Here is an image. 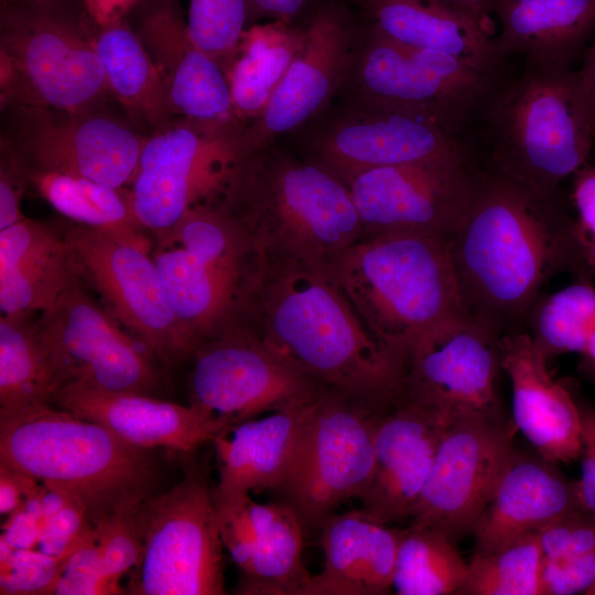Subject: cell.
<instances>
[{"label":"cell","mask_w":595,"mask_h":595,"mask_svg":"<svg viewBox=\"0 0 595 595\" xmlns=\"http://www.w3.org/2000/svg\"><path fill=\"white\" fill-rule=\"evenodd\" d=\"M95 46L109 91L128 116L143 127L166 128L172 111L165 86L138 33L116 22L104 26Z\"/></svg>","instance_id":"obj_34"},{"label":"cell","mask_w":595,"mask_h":595,"mask_svg":"<svg viewBox=\"0 0 595 595\" xmlns=\"http://www.w3.org/2000/svg\"><path fill=\"white\" fill-rule=\"evenodd\" d=\"M140 559L129 573L132 595H220L223 541L207 476L188 469L184 479L139 507Z\"/></svg>","instance_id":"obj_10"},{"label":"cell","mask_w":595,"mask_h":595,"mask_svg":"<svg viewBox=\"0 0 595 595\" xmlns=\"http://www.w3.org/2000/svg\"><path fill=\"white\" fill-rule=\"evenodd\" d=\"M577 71L582 79L595 126V41L585 52L583 65Z\"/></svg>","instance_id":"obj_57"},{"label":"cell","mask_w":595,"mask_h":595,"mask_svg":"<svg viewBox=\"0 0 595 595\" xmlns=\"http://www.w3.org/2000/svg\"><path fill=\"white\" fill-rule=\"evenodd\" d=\"M370 30L392 41L451 54L493 74L501 54L468 17L444 0H361Z\"/></svg>","instance_id":"obj_30"},{"label":"cell","mask_w":595,"mask_h":595,"mask_svg":"<svg viewBox=\"0 0 595 595\" xmlns=\"http://www.w3.org/2000/svg\"><path fill=\"white\" fill-rule=\"evenodd\" d=\"M315 397L232 425L212 441L219 474L214 499H230L253 490L274 493L281 486Z\"/></svg>","instance_id":"obj_27"},{"label":"cell","mask_w":595,"mask_h":595,"mask_svg":"<svg viewBox=\"0 0 595 595\" xmlns=\"http://www.w3.org/2000/svg\"><path fill=\"white\" fill-rule=\"evenodd\" d=\"M252 502L249 495L223 500L214 499L224 548L240 573L247 570L256 543Z\"/></svg>","instance_id":"obj_45"},{"label":"cell","mask_w":595,"mask_h":595,"mask_svg":"<svg viewBox=\"0 0 595 595\" xmlns=\"http://www.w3.org/2000/svg\"><path fill=\"white\" fill-rule=\"evenodd\" d=\"M499 52L569 66L595 33V0H494Z\"/></svg>","instance_id":"obj_31"},{"label":"cell","mask_w":595,"mask_h":595,"mask_svg":"<svg viewBox=\"0 0 595 595\" xmlns=\"http://www.w3.org/2000/svg\"><path fill=\"white\" fill-rule=\"evenodd\" d=\"M192 358L190 403L231 425L310 401L321 388L250 326L203 342Z\"/></svg>","instance_id":"obj_15"},{"label":"cell","mask_w":595,"mask_h":595,"mask_svg":"<svg viewBox=\"0 0 595 595\" xmlns=\"http://www.w3.org/2000/svg\"><path fill=\"white\" fill-rule=\"evenodd\" d=\"M443 532L412 524L403 529L396 559L392 588L399 595L457 594L465 563Z\"/></svg>","instance_id":"obj_37"},{"label":"cell","mask_w":595,"mask_h":595,"mask_svg":"<svg viewBox=\"0 0 595 595\" xmlns=\"http://www.w3.org/2000/svg\"><path fill=\"white\" fill-rule=\"evenodd\" d=\"M304 30L273 20L253 24L241 35L226 76L237 118L255 121L300 51Z\"/></svg>","instance_id":"obj_33"},{"label":"cell","mask_w":595,"mask_h":595,"mask_svg":"<svg viewBox=\"0 0 595 595\" xmlns=\"http://www.w3.org/2000/svg\"><path fill=\"white\" fill-rule=\"evenodd\" d=\"M56 391L36 320L0 317V411L52 404Z\"/></svg>","instance_id":"obj_36"},{"label":"cell","mask_w":595,"mask_h":595,"mask_svg":"<svg viewBox=\"0 0 595 595\" xmlns=\"http://www.w3.org/2000/svg\"><path fill=\"white\" fill-rule=\"evenodd\" d=\"M501 333L478 317L419 340L403 357L404 401L453 419H505L499 396Z\"/></svg>","instance_id":"obj_18"},{"label":"cell","mask_w":595,"mask_h":595,"mask_svg":"<svg viewBox=\"0 0 595 595\" xmlns=\"http://www.w3.org/2000/svg\"><path fill=\"white\" fill-rule=\"evenodd\" d=\"M256 543L246 571L235 587L241 595H304L312 574L303 560L306 532L285 504L252 502Z\"/></svg>","instance_id":"obj_32"},{"label":"cell","mask_w":595,"mask_h":595,"mask_svg":"<svg viewBox=\"0 0 595 595\" xmlns=\"http://www.w3.org/2000/svg\"><path fill=\"white\" fill-rule=\"evenodd\" d=\"M137 33L162 77L172 115L207 127L245 128L236 116L226 74L194 44L172 4L150 9Z\"/></svg>","instance_id":"obj_23"},{"label":"cell","mask_w":595,"mask_h":595,"mask_svg":"<svg viewBox=\"0 0 595 595\" xmlns=\"http://www.w3.org/2000/svg\"><path fill=\"white\" fill-rule=\"evenodd\" d=\"M450 247L466 314L502 335L524 329L551 278L592 273L561 192L543 195L494 170L479 173Z\"/></svg>","instance_id":"obj_1"},{"label":"cell","mask_w":595,"mask_h":595,"mask_svg":"<svg viewBox=\"0 0 595 595\" xmlns=\"http://www.w3.org/2000/svg\"><path fill=\"white\" fill-rule=\"evenodd\" d=\"M248 326L321 386L379 412L404 401L402 359L370 333L328 263L266 259Z\"/></svg>","instance_id":"obj_2"},{"label":"cell","mask_w":595,"mask_h":595,"mask_svg":"<svg viewBox=\"0 0 595 595\" xmlns=\"http://www.w3.org/2000/svg\"><path fill=\"white\" fill-rule=\"evenodd\" d=\"M303 30V44L267 107L244 129L247 153L309 121L329 100L353 65V32L338 7L318 8Z\"/></svg>","instance_id":"obj_20"},{"label":"cell","mask_w":595,"mask_h":595,"mask_svg":"<svg viewBox=\"0 0 595 595\" xmlns=\"http://www.w3.org/2000/svg\"><path fill=\"white\" fill-rule=\"evenodd\" d=\"M94 537L96 531L88 507L76 498L45 523L37 549L53 556L65 558Z\"/></svg>","instance_id":"obj_46"},{"label":"cell","mask_w":595,"mask_h":595,"mask_svg":"<svg viewBox=\"0 0 595 595\" xmlns=\"http://www.w3.org/2000/svg\"><path fill=\"white\" fill-rule=\"evenodd\" d=\"M13 152L26 171L84 177L121 190L131 183L145 139L91 111L14 106Z\"/></svg>","instance_id":"obj_19"},{"label":"cell","mask_w":595,"mask_h":595,"mask_svg":"<svg viewBox=\"0 0 595 595\" xmlns=\"http://www.w3.org/2000/svg\"><path fill=\"white\" fill-rule=\"evenodd\" d=\"M582 356L586 368L595 375V333Z\"/></svg>","instance_id":"obj_58"},{"label":"cell","mask_w":595,"mask_h":595,"mask_svg":"<svg viewBox=\"0 0 595 595\" xmlns=\"http://www.w3.org/2000/svg\"><path fill=\"white\" fill-rule=\"evenodd\" d=\"M541 570L538 534L530 533L494 551H475L457 594L542 595Z\"/></svg>","instance_id":"obj_39"},{"label":"cell","mask_w":595,"mask_h":595,"mask_svg":"<svg viewBox=\"0 0 595 595\" xmlns=\"http://www.w3.org/2000/svg\"><path fill=\"white\" fill-rule=\"evenodd\" d=\"M23 502V491L19 475L0 465V513L10 515Z\"/></svg>","instance_id":"obj_54"},{"label":"cell","mask_w":595,"mask_h":595,"mask_svg":"<svg viewBox=\"0 0 595 595\" xmlns=\"http://www.w3.org/2000/svg\"><path fill=\"white\" fill-rule=\"evenodd\" d=\"M524 326L548 360L566 353L582 355L595 333V286L583 278L538 298Z\"/></svg>","instance_id":"obj_38"},{"label":"cell","mask_w":595,"mask_h":595,"mask_svg":"<svg viewBox=\"0 0 595 595\" xmlns=\"http://www.w3.org/2000/svg\"><path fill=\"white\" fill-rule=\"evenodd\" d=\"M216 202L268 260L329 263L364 238L347 184L317 160L271 143L241 158Z\"/></svg>","instance_id":"obj_3"},{"label":"cell","mask_w":595,"mask_h":595,"mask_svg":"<svg viewBox=\"0 0 595 595\" xmlns=\"http://www.w3.org/2000/svg\"><path fill=\"white\" fill-rule=\"evenodd\" d=\"M316 159L343 181L376 167L468 154L456 132L426 118L364 106L316 143Z\"/></svg>","instance_id":"obj_22"},{"label":"cell","mask_w":595,"mask_h":595,"mask_svg":"<svg viewBox=\"0 0 595 595\" xmlns=\"http://www.w3.org/2000/svg\"><path fill=\"white\" fill-rule=\"evenodd\" d=\"M578 408L583 459L576 489L581 508L595 518V409L582 404Z\"/></svg>","instance_id":"obj_49"},{"label":"cell","mask_w":595,"mask_h":595,"mask_svg":"<svg viewBox=\"0 0 595 595\" xmlns=\"http://www.w3.org/2000/svg\"><path fill=\"white\" fill-rule=\"evenodd\" d=\"M26 175L41 196L69 221L152 252L153 242L133 214L129 193L66 174L26 171Z\"/></svg>","instance_id":"obj_35"},{"label":"cell","mask_w":595,"mask_h":595,"mask_svg":"<svg viewBox=\"0 0 595 595\" xmlns=\"http://www.w3.org/2000/svg\"><path fill=\"white\" fill-rule=\"evenodd\" d=\"M587 595H595V580L592 584V586L589 587V589L586 592Z\"/></svg>","instance_id":"obj_59"},{"label":"cell","mask_w":595,"mask_h":595,"mask_svg":"<svg viewBox=\"0 0 595 595\" xmlns=\"http://www.w3.org/2000/svg\"><path fill=\"white\" fill-rule=\"evenodd\" d=\"M309 0H247L249 19L269 18L291 23L307 6Z\"/></svg>","instance_id":"obj_52"},{"label":"cell","mask_w":595,"mask_h":595,"mask_svg":"<svg viewBox=\"0 0 595 595\" xmlns=\"http://www.w3.org/2000/svg\"><path fill=\"white\" fill-rule=\"evenodd\" d=\"M14 155L2 161L0 173V230L25 218L20 209L23 182L28 181L26 170Z\"/></svg>","instance_id":"obj_50"},{"label":"cell","mask_w":595,"mask_h":595,"mask_svg":"<svg viewBox=\"0 0 595 595\" xmlns=\"http://www.w3.org/2000/svg\"><path fill=\"white\" fill-rule=\"evenodd\" d=\"M0 465L80 498L91 522L150 496L155 477L148 448L53 404L0 411Z\"/></svg>","instance_id":"obj_5"},{"label":"cell","mask_w":595,"mask_h":595,"mask_svg":"<svg viewBox=\"0 0 595 595\" xmlns=\"http://www.w3.org/2000/svg\"><path fill=\"white\" fill-rule=\"evenodd\" d=\"M468 17L487 36L495 39L494 0H444Z\"/></svg>","instance_id":"obj_53"},{"label":"cell","mask_w":595,"mask_h":595,"mask_svg":"<svg viewBox=\"0 0 595 595\" xmlns=\"http://www.w3.org/2000/svg\"><path fill=\"white\" fill-rule=\"evenodd\" d=\"M57 595L127 594L120 584L111 582L102 571V551L97 534L72 553L55 586Z\"/></svg>","instance_id":"obj_43"},{"label":"cell","mask_w":595,"mask_h":595,"mask_svg":"<svg viewBox=\"0 0 595 595\" xmlns=\"http://www.w3.org/2000/svg\"><path fill=\"white\" fill-rule=\"evenodd\" d=\"M52 404L99 423L123 441L148 450L164 446L190 454L232 426L191 403L182 405L144 393L76 385L61 387Z\"/></svg>","instance_id":"obj_24"},{"label":"cell","mask_w":595,"mask_h":595,"mask_svg":"<svg viewBox=\"0 0 595 595\" xmlns=\"http://www.w3.org/2000/svg\"><path fill=\"white\" fill-rule=\"evenodd\" d=\"M513 421L456 418L446 428L411 523L436 529L454 543L473 533L515 448Z\"/></svg>","instance_id":"obj_17"},{"label":"cell","mask_w":595,"mask_h":595,"mask_svg":"<svg viewBox=\"0 0 595 595\" xmlns=\"http://www.w3.org/2000/svg\"><path fill=\"white\" fill-rule=\"evenodd\" d=\"M143 499L125 501L93 521L102 551V571L111 582L120 584L140 559L142 533L138 512Z\"/></svg>","instance_id":"obj_41"},{"label":"cell","mask_w":595,"mask_h":595,"mask_svg":"<svg viewBox=\"0 0 595 595\" xmlns=\"http://www.w3.org/2000/svg\"><path fill=\"white\" fill-rule=\"evenodd\" d=\"M323 570L304 595H383L392 589L403 529L361 509L329 515L321 524Z\"/></svg>","instance_id":"obj_28"},{"label":"cell","mask_w":595,"mask_h":595,"mask_svg":"<svg viewBox=\"0 0 595 595\" xmlns=\"http://www.w3.org/2000/svg\"><path fill=\"white\" fill-rule=\"evenodd\" d=\"M63 231L82 279L154 359L171 367L192 357L196 347L172 307L150 251L73 221Z\"/></svg>","instance_id":"obj_13"},{"label":"cell","mask_w":595,"mask_h":595,"mask_svg":"<svg viewBox=\"0 0 595 595\" xmlns=\"http://www.w3.org/2000/svg\"><path fill=\"white\" fill-rule=\"evenodd\" d=\"M67 558L53 556L40 549H15L0 563V594H53Z\"/></svg>","instance_id":"obj_42"},{"label":"cell","mask_w":595,"mask_h":595,"mask_svg":"<svg viewBox=\"0 0 595 595\" xmlns=\"http://www.w3.org/2000/svg\"><path fill=\"white\" fill-rule=\"evenodd\" d=\"M83 281L77 273L36 318L56 391L76 385L150 394L159 381L153 356L89 296Z\"/></svg>","instance_id":"obj_12"},{"label":"cell","mask_w":595,"mask_h":595,"mask_svg":"<svg viewBox=\"0 0 595 595\" xmlns=\"http://www.w3.org/2000/svg\"><path fill=\"white\" fill-rule=\"evenodd\" d=\"M479 173L465 154L370 169L344 182L364 238L394 234L450 236Z\"/></svg>","instance_id":"obj_16"},{"label":"cell","mask_w":595,"mask_h":595,"mask_svg":"<svg viewBox=\"0 0 595 595\" xmlns=\"http://www.w3.org/2000/svg\"><path fill=\"white\" fill-rule=\"evenodd\" d=\"M494 171L543 195L589 160L595 126L578 71L528 62L490 108Z\"/></svg>","instance_id":"obj_7"},{"label":"cell","mask_w":595,"mask_h":595,"mask_svg":"<svg viewBox=\"0 0 595 595\" xmlns=\"http://www.w3.org/2000/svg\"><path fill=\"white\" fill-rule=\"evenodd\" d=\"M448 414L403 401L379 415L371 480L359 498L361 510L385 523L411 518Z\"/></svg>","instance_id":"obj_21"},{"label":"cell","mask_w":595,"mask_h":595,"mask_svg":"<svg viewBox=\"0 0 595 595\" xmlns=\"http://www.w3.org/2000/svg\"><path fill=\"white\" fill-rule=\"evenodd\" d=\"M364 106L433 120L456 132L489 91L491 75L443 52L369 31L356 63Z\"/></svg>","instance_id":"obj_14"},{"label":"cell","mask_w":595,"mask_h":595,"mask_svg":"<svg viewBox=\"0 0 595 595\" xmlns=\"http://www.w3.org/2000/svg\"><path fill=\"white\" fill-rule=\"evenodd\" d=\"M571 203L577 238L585 259L595 271V163L589 161L572 177Z\"/></svg>","instance_id":"obj_48"},{"label":"cell","mask_w":595,"mask_h":595,"mask_svg":"<svg viewBox=\"0 0 595 595\" xmlns=\"http://www.w3.org/2000/svg\"><path fill=\"white\" fill-rule=\"evenodd\" d=\"M542 560L595 552V518L578 509L559 517L538 532Z\"/></svg>","instance_id":"obj_44"},{"label":"cell","mask_w":595,"mask_h":595,"mask_svg":"<svg viewBox=\"0 0 595 595\" xmlns=\"http://www.w3.org/2000/svg\"><path fill=\"white\" fill-rule=\"evenodd\" d=\"M249 19L247 0H190L187 32L227 74Z\"/></svg>","instance_id":"obj_40"},{"label":"cell","mask_w":595,"mask_h":595,"mask_svg":"<svg viewBox=\"0 0 595 595\" xmlns=\"http://www.w3.org/2000/svg\"><path fill=\"white\" fill-rule=\"evenodd\" d=\"M595 580V552L566 559L542 560V595L586 592Z\"/></svg>","instance_id":"obj_47"},{"label":"cell","mask_w":595,"mask_h":595,"mask_svg":"<svg viewBox=\"0 0 595 595\" xmlns=\"http://www.w3.org/2000/svg\"><path fill=\"white\" fill-rule=\"evenodd\" d=\"M381 413L339 390L321 386L291 468L272 493L275 500L295 512L305 531L320 529L344 501L360 498L367 489Z\"/></svg>","instance_id":"obj_9"},{"label":"cell","mask_w":595,"mask_h":595,"mask_svg":"<svg viewBox=\"0 0 595 595\" xmlns=\"http://www.w3.org/2000/svg\"><path fill=\"white\" fill-rule=\"evenodd\" d=\"M154 239L152 258L196 348L249 325L266 259L232 215L215 201L201 203Z\"/></svg>","instance_id":"obj_6"},{"label":"cell","mask_w":595,"mask_h":595,"mask_svg":"<svg viewBox=\"0 0 595 595\" xmlns=\"http://www.w3.org/2000/svg\"><path fill=\"white\" fill-rule=\"evenodd\" d=\"M44 528L43 521L21 506L2 526L3 537L15 549H35Z\"/></svg>","instance_id":"obj_51"},{"label":"cell","mask_w":595,"mask_h":595,"mask_svg":"<svg viewBox=\"0 0 595 595\" xmlns=\"http://www.w3.org/2000/svg\"><path fill=\"white\" fill-rule=\"evenodd\" d=\"M593 151H595V143H594V150Z\"/></svg>","instance_id":"obj_60"},{"label":"cell","mask_w":595,"mask_h":595,"mask_svg":"<svg viewBox=\"0 0 595 595\" xmlns=\"http://www.w3.org/2000/svg\"><path fill=\"white\" fill-rule=\"evenodd\" d=\"M76 498L78 497L63 488L42 484L41 510L44 526Z\"/></svg>","instance_id":"obj_55"},{"label":"cell","mask_w":595,"mask_h":595,"mask_svg":"<svg viewBox=\"0 0 595 595\" xmlns=\"http://www.w3.org/2000/svg\"><path fill=\"white\" fill-rule=\"evenodd\" d=\"M133 0H87L91 15L102 26L118 22Z\"/></svg>","instance_id":"obj_56"},{"label":"cell","mask_w":595,"mask_h":595,"mask_svg":"<svg viewBox=\"0 0 595 595\" xmlns=\"http://www.w3.org/2000/svg\"><path fill=\"white\" fill-rule=\"evenodd\" d=\"M578 509L576 482L541 455L515 450L473 531L475 551L497 550Z\"/></svg>","instance_id":"obj_26"},{"label":"cell","mask_w":595,"mask_h":595,"mask_svg":"<svg viewBox=\"0 0 595 595\" xmlns=\"http://www.w3.org/2000/svg\"><path fill=\"white\" fill-rule=\"evenodd\" d=\"M77 273L63 228L25 217L0 230L1 315L48 310Z\"/></svg>","instance_id":"obj_29"},{"label":"cell","mask_w":595,"mask_h":595,"mask_svg":"<svg viewBox=\"0 0 595 595\" xmlns=\"http://www.w3.org/2000/svg\"><path fill=\"white\" fill-rule=\"evenodd\" d=\"M501 367L512 387L517 430L543 458L570 462L582 453L581 413L570 391L555 381L548 358L524 329L501 335Z\"/></svg>","instance_id":"obj_25"},{"label":"cell","mask_w":595,"mask_h":595,"mask_svg":"<svg viewBox=\"0 0 595 595\" xmlns=\"http://www.w3.org/2000/svg\"><path fill=\"white\" fill-rule=\"evenodd\" d=\"M328 266L370 333L402 361L419 340L467 316L450 236L366 237Z\"/></svg>","instance_id":"obj_4"},{"label":"cell","mask_w":595,"mask_h":595,"mask_svg":"<svg viewBox=\"0 0 595 595\" xmlns=\"http://www.w3.org/2000/svg\"><path fill=\"white\" fill-rule=\"evenodd\" d=\"M242 132L185 120L145 139L128 192L140 225L155 237L191 207L216 201L247 153Z\"/></svg>","instance_id":"obj_11"},{"label":"cell","mask_w":595,"mask_h":595,"mask_svg":"<svg viewBox=\"0 0 595 595\" xmlns=\"http://www.w3.org/2000/svg\"><path fill=\"white\" fill-rule=\"evenodd\" d=\"M1 99L12 106L91 111L109 87L82 23L56 0H21L1 14Z\"/></svg>","instance_id":"obj_8"}]
</instances>
